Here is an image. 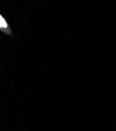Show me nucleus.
Listing matches in <instances>:
<instances>
[{"label": "nucleus", "instance_id": "nucleus-1", "mask_svg": "<svg viewBox=\"0 0 116 131\" xmlns=\"http://www.w3.org/2000/svg\"><path fill=\"white\" fill-rule=\"evenodd\" d=\"M0 30L7 35H13V32L10 26L2 15H0Z\"/></svg>", "mask_w": 116, "mask_h": 131}]
</instances>
